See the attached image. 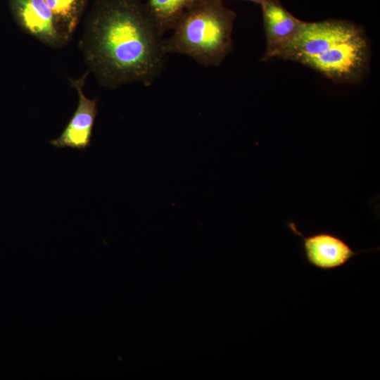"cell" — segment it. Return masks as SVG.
Returning a JSON list of instances; mask_svg holds the SVG:
<instances>
[{"label":"cell","mask_w":380,"mask_h":380,"mask_svg":"<svg viewBox=\"0 0 380 380\" xmlns=\"http://www.w3.org/2000/svg\"><path fill=\"white\" fill-rule=\"evenodd\" d=\"M89 73L88 70L79 79H69L71 87L77 92L78 104L60 136L49 141L56 148L68 147L85 150L91 144L92 130L98 114V108L97 99H88L83 92L84 85Z\"/></svg>","instance_id":"cell-7"},{"label":"cell","mask_w":380,"mask_h":380,"mask_svg":"<svg viewBox=\"0 0 380 380\" xmlns=\"http://www.w3.org/2000/svg\"><path fill=\"white\" fill-rule=\"evenodd\" d=\"M163 35L140 0H98L87 18L80 47L101 85L149 86L165 65Z\"/></svg>","instance_id":"cell-1"},{"label":"cell","mask_w":380,"mask_h":380,"mask_svg":"<svg viewBox=\"0 0 380 380\" xmlns=\"http://www.w3.org/2000/svg\"><path fill=\"white\" fill-rule=\"evenodd\" d=\"M360 31L361 30L358 26L346 20L304 22L296 36L277 58L303 64L306 60L324 53Z\"/></svg>","instance_id":"cell-4"},{"label":"cell","mask_w":380,"mask_h":380,"mask_svg":"<svg viewBox=\"0 0 380 380\" xmlns=\"http://www.w3.org/2000/svg\"><path fill=\"white\" fill-rule=\"evenodd\" d=\"M235 19L222 0H198L164 38L165 52L187 56L205 67L219 66L232 51Z\"/></svg>","instance_id":"cell-2"},{"label":"cell","mask_w":380,"mask_h":380,"mask_svg":"<svg viewBox=\"0 0 380 380\" xmlns=\"http://www.w3.org/2000/svg\"><path fill=\"white\" fill-rule=\"evenodd\" d=\"M287 227L292 233L301 238L306 262L310 265L322 270L341 267L362 253L379 249L375 248L355 251L344 239L332 232H319L306 236L298 230L293 221L288 222Z\"/></svg>","instance_id":"cell-5"},{"label":"cell","mask_w":380,"mask_h":380,"mask_svg":"<svg viewBox=\"0 0 380 380\" xmlns=\"http://www.w3.org/2000/svg\"><path fill=\"white\" fill-rule=\"evenodd\" d=\"M260 5L267 39L262 61H267L277 58L291 42L304 21L294 17L277 0H262Z\"/></svg>","instance_id":"cell-8"},{"label":"cell","mask_w":380,"mask_h":380,"mask_svg":"<svg viewBox=\"0 0 380 380\" xmlns=\"http://www.w3.org/2000/svg\"><path fill=\"white\" fill-rule=\"evenodd\" d=\"M8 4L14 20L25 33L53 48L69 41L44 0H8Z\"/></svg>","instance_id":"cell-6"},{"label":"cell","mask_w":380,"mask_h":380,"mask_svg":"<svg viewBox=\"0 0 380 380\" xmlns=\"http://www.w3.org/2000/svg\"><path fill=\"white\" fill-rule=\"evenodd\" d=\"M369 44L362 30L306 60V65L338 84L360 82L368 70Z\"/></svg>","instance_id":"cell-3"},{"label":"cell","mask_w":380,"mask_h":380,"mask_svg":"<svg viewBox=\"0 0 380 380\" xmlns=\"http://www.w3.org/2000/svg\"><path fill=\"white\" fill-rule=\"evenodd\" d=\"M65 35L70 39L84 11L87 0H44Z\"/></svg>","instance_id":"cell-10"},{"label":"cell","mask_w":380,"mask_h":380,"mask_svg":"<svg viewBox=\"0 0 380 380\" xmlns=\"http://www.w3.org/2000/svg\"><path fill=\"white\" fill-rule=\"evenodd\" d=\"M244 1H249L254 2L255 4H260L262 0H244Z\"/></svg>","instance_id":"cell-11"},{"label":"cell","mask_w":380,"mask_h":380,"mask_svg":"<svg viewBox=\"0 0 380 380\" xmlns=\"http://www.w3.org/2000/svg\"><path fill=\"white\" fill-rule=\"evenodd\" d=\"M198 0H148L146 8L157 27L165 34L171 30L182 14Z\"/></svg>","instance_id":"cell-9"}]
</instances>
